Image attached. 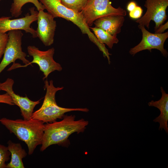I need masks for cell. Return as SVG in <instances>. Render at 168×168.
Segmentation results:
<instances>
[{
	"mask_svg": "<svg viewBox=\"0 0 168 168\" xmlns=\"http://www.w3.org/2000/svg\"><path fill=\"white\" fill-rule=\"evenodd\" d=\"M8 38L4 53L3 58L0 63V73L11 63H15L19 59L25 64L30 62L26 58L27 55L22 50V39L23 35L21 30L8 31Z\"/></svg>",
	"mask_w": 168,
	"mask_h": 168,
	"instance_id": "cell-7",
	"label": "cell"
},
{
	"mask_svg": "<svg viewBox=\"0 0 168 168\" xmlns=\"http://www.w3.org/2000/svg\"><path fill=\"white\" fill-rule=\"evenodd\" d=\"M10 155L7 147L0 144V168H6L5 162L10 159Z\"/></svg>",
	"mask_w": 168,
	"mask_h": 168,
	"instance_id": "cell-19",
	"label": "cell"
},
{
	"mask_svg": "<svg viewBox=\"0 0 168 168\" xmlns=\"http://www.w3.org/2000/svg\"><path fill=\"white\" fill-rule=\"evenodd\" d=\"M144 6L147 8L145 13L136 22L148 29L150 23L152 20L155 23V31L167 18L166 11L168 0H146Z\"/></svg>",
	"mask_w": 168,
	"mask_h": 168,
	"instance_id": "cell-8",
	"label": "cell"
},
{
	"mask_svg": "<svg viewBox=\"0 0 168 168\" xmlns=\"http://www.w3.org/2000/svg\"><path fill=\"white\" fill-rule=\"evenodd\" d=\"M136 3L134 1H131L127 5V9L129 12L133 10L137 6Z\"/></svg>",
	"mask_w": 168,
	"mask_h": 168,
	"instance_id": "cell-24",
	"label": "cell"
},
{
	"mask_svg": "<svg viewBox=\"0 0 168 168\" xmlns=\"http://www.w3.org/2000/svg\"><path fill=\"white\" fill-rule=\"evenodd\" d=\"M34 7L30 8V14L27 13L25 17L11 19V17H0V32L3 33L13 30H23L32 35L33 38L37 37L36 30L30 27L34 22L37 21L38 12Z\"/></svg>",
	"mask_w": 168,
	"mask_h": 168,
	"instance_id": "cell-10",
	"label": "cell"
},
{
	"mask_svg": "<svg viewBox=\"0 0 168 168\" xmlns=\"http://www.w3.org/2000/svg\"><path fill=\"white\" fill-rule=\"evenodd\" d=\"M44 89L46 93L43 103L41 107L32 114L31 119H37L44 123H51L56 121L57 119H62L64 114L74 111L88 112L87 108H70L59 106L55 100V94L57 91L62 90L63 87L54 86L53 81L47 80L44 81Z\"/></svg>",
	"mask_w": 168,
	"mask_h": 168,
	"instance_id": "cell-4",
	"label": "cell"
},
{
	"mask_svg": "<svg viewBox=\"0 0 168 168\" xmlns=\"http://www.w3.org/2000/svg\"><path fill=\"white\" fill-rule=\"evenodd\" d=\"M28 54L33 57V60L27 64L21 65L18 63H13L7 71H10L19 68L26 67L35 63L39 67L40 70L43 73L44 80L49 75L55 71H61L62 68L60 64L55 62L53 58L54 49L51 48L45 51L40 50L35 46L30 45L27 48Z\"/></svg>",
	"mask_w": 168,
	"mask_h": 168,
	"instance_id": "cell-5",
	"label": "cell"
},
{
	"mask_svg": "<svg viewBox=\"0 0 168 168\" xmlns=\"http://www.w3.org/2000/svg\"><path fill=\"white\" fill-rule=\"evenodd\" d=\"M81 12L89 27L96 19L100 17L110 15L124 16L127 14L126 10L120 7H113L110 0H87Z\"/></svg>",
	"mask_w": 168,
	"mask_h": 168,
	"instance_id": "cell-6",
	"label": "cell"
},
{
	"mask_svg": "<svg viewBox=\"0 0 168 168\" xmlns=\"http://www.w3.org/2000/svg\"><path fill=\"white\" fill-rule=\"evenodd\" d=\"M8 38L7 34L0 32V59L4 54Z\"/></svg>",
	"mask_w": 168,
	"mask_h": 168,
	"instance_id": "cell-20",
	"label": "cell"
},
{
	"mask_svg": "<svg viewBox=\"0 0 168 168\" xmlns=\"http://www.w3.org/2000/svg\"><path fill=\"white\" fill-rule=\"evenodd\" d=\"M124 16L110 15L100 17L93 22L96 27L101 29L112 35H117L121 31Z\"/></svg>",
	"mask_w": 168,
	"mask_h": 168,
	"instance_id": "cell-13",
	"label": "cell"
},
{
	"mask_svg": "<svg viewBox=\"0 0 168 168\" xmlns=\"http://www.w3.org/2000/svg\"><path fill=\"white\" fill-rule=\"evenodd\" d=\"M7 144L11 158L10 162L7 165L6 168H25L22 159L27 155L25 150L19 143H14L9 140Z\"/></svg>",
	"mask_w": 168,
	"mask_h": 168,
	"instance_id": "cell-15",
	"label": "cell"
},
{
	"mask_svg": "<svg viewBox=\"0 0 168 168\" xmlns=\"http://www.w3.org/2000/svg\"><path fill=\"white\" fill-rule=\"evenodd\" d=\"M98 40L101 43L106 44L108 47L112 49L113 45L117 44L119 40L117 35H112L103 30L96 27H90Z\"/></svg>",
	"mask_w": 168,
	"mask_h": 168,
	"instance_id": "cell-16",
	"label": "cell"
},
{
	"mask_svg": "<svg viewBox=\"0 0 168 168\" xmlns=\"http://www.w3.org/2000/svg\"><path fill=\"white\" fill-rule=\"evenodd\" d=\"M54 17L48 12L44 10L38 12V27L36 30L38 37L45 46H49L54 42L56 23Z\"/></svg>",
	"mask_w": 168,
	"mask_h": 168,
	"instance_id": "cell-12",
	"label": "cell"
},
{
	"mask_svg": "<svg viewBox=\"0 0 168 168\" xmlns=\"http://www.w3.org/2000/svg\"><path fill=\"white\" fill-rule=\"evenodd\" d=\"M29 2L34 4L38 11L45 9L44 6L38 0H13L10 10L12 16L16 17L20 16L22 13V7Z\"/></svg>",
	"mask_w": 168,
	"mask_h": 168,
	"instance_id": "cell-17",
	"label": "cell"
},
{
	"mask_svg": "<svg viewBox=\"0 0 168 168\" xmlns=\"http://www.w3.org/2000/svg\"><path fill=\"white\" fill-rule=\"evenodd\" d=\"M168 22L167 21L164 24L161 25L159 28L155 31V33L161 34L168 29Z\"/></svg>",
	"mask_w": 168,
	"mask_h": 168,
	"instance_id": "cell-23",
	"label": "cell"
},
{
	"mask_svg": "<svg viewBox=\"0 0 168 168\" xmlns=\"http://www.w3.org/2000/svg\"></svg>",
	"mask_w": 168,
	"mask_h": 168,
	"instance_id": "cell-25",
	"label": "cell"
},
{
	"mask_svg": "<svg viewBox=\"0 0 168 168\" xmlns=\"http://www.w3.org/2000/svg\"><path fill=\"white\" fill-rule=\"evenodd\" d=\"M66 7L78 12H81L86 6L87 0H59Z\"/></svg>",
	"mask_w": 168,
	"mask_h": 168,
	"instance_id": "cell-18",
	"label": "cell"
},
{
	"mask_svg": "<svg viewBox=\"0 0 168 168\" xmlns=\"http://www.w3.org/2000/svg\"><path fill=\"white\" fill-rule=\"evenodd\" d=\"M14 82L13 80L9 78L4 82H0V91H5L10 96L14 105L20 108L24 119H31L35 107L40 103V100L33 101L26 95L25 97H23L16 94L12 88Z\"/></svg>",
	"mask_w": 168,
	"mask_h": 168,
	"instance_id": "cell-11",
	"label": "cell"
},
{
	"mask_svg": "<svg viewBox=\"0 0 168 168\" xmlns=\"http://www.w3.org/2000/svg\"><path fill=\"white\" fill-rule=\"evenodd\" d=\"M0 103L6 104L10 105H14L10 96L7 93L0 94Z\"/></svg>",
	"mask_w": 168,
	"mask_h": 168,
	"instance_id": "cell-22",
	"label": "cell"
},
{
	"mask_svg": "<svg viewBox=\"0 0 168 168\" xmlns=\"http://www.w3.org/2000/svg\"><path fill=\"white\" fill-rule=\"evenodd\" d=\"M0 122L11 133L26 143L29 155L32 154L36 147L42 144L45 128L43 122L31 118L12 120L3 118L0 119Z\"/></svg>",
	"mask_w": 168,
	"mask_h": 168,
	"instance_id": "cell-2",
	"label": "cell"
},
{
	"mask_svg": "<svg viewBox=\"0 0 168 168\" xmlns=\"http://www.w3.org/2000/svg\"><path fill=\"white\" fill-rule=\"evenodd\" d=\"M162 96L161 99L157 101L151 100L148 103L150 106L157 108L160 111V114L156 117L153 121L159 124V130L163 129L166 133H168V94L162 87H161Z\"/></svg>",
	"mask_w": 168,
	"mask_h": 168,
	"instance_id": "cell-14",
	"label": "cell"
},
{
	"mask_svg": "<svg viewBox=\"0 0 168 168\" xmlns=\"http://www.w3.org/2000/svg\"><path fill=\"white\" fill-rule=\"evenodd\" d=\"M142 8L137 6L133 10L129 12V16L132 19H139L142 16Z\"/></svg>",
	"mask_w": 168,
	"mask_h": 168,
	"instance_id": "cell-21",
	"label": "cell"
},
{
	"mask_svg": "<svg viewBox=\"0 0 168 168\" xmlns=\"http://www.w3.org/2000/svg\"><path fill=\"white\" fill-rule=\"evenodd\" d=\"M138 27L142 33V39L139 44L130 49L129 54L134 56L143 50H148L151 52L152 49H156L160 51L164 57H167L168 52L164 48V44L168 37V32L152 33L147 30L143 26L138 25Z\"/></svg>",
	"mask_w": 168,
	"mask_h": 168,
	"instance_id": "cell-9",
	"label": "cell"
},
{
	"mask_svg": "<svg viewBox=\"0 0 168 168\" xmlns=\"http://www.w3.org/2000/svg\"><path fill=\"white\" fill-rule=\"evenodd\" d=\"M75 118L74 115H64L61 121L45 124L40 151H43L52 145L64 144L73 133L83 132L88 121L83 119L76 120Z\"/></svg>",
	"mask_w": 168,
	"mask_h": 168,
	"instance_id": "cell-1",
	"label": "cell"
},
{
	"mask_svg": "<svg viewBox=\"0 0 168 168\" xmlns=\"http://www.w3.org/2000/svg\"><path fill=\"white\" fill-rule=\"evenodd\" d=\"M48 12L54 18L61 17L72 22L80 29L83 34H87L90 40L95 44L103 54L104 57L110 58L111 54L105 46L100 43L90 30L86 24L83 15L78 12L68 9L63 5L59 0H40Z\"/></svg>",
	"mask_w": 168,
	"mask_h": 168,
	"instance_id": "cell-3",
	"label": "cell"
}]
</instances>
